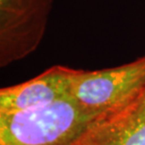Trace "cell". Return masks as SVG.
I'll use <instances>...</instances> for the list:
<instances>
[{
	"label": "cell",
	"mask_w": 145,
	"mask_h": 145,
	"mask_svg": "<svg viewBox=\"0 0 145 145\" xmlns=\"http://www.w3.org/2000/svg\"><path fill=\"white\" fill-rule=\"evenodd\" d=\"M71 145H145V87L103 116Z\"/></svg>",
	"instance_id": "277c9868"
},
{
	"label": "cell",
	"mask_w": 145,
	"mask_h": 145,
	"mask_svg": "<svg viewBox=\"0 0 145 145\" xmlns=\"http://www.w3.org/2000/svg\"><path fill=\"white\" fill-rule=\"evenodd\" d=\"M72 68L56 65L25 82L0 91V114L18 112L71 95Z\"/></svg>",
	"instance_id": "5b68a950"
},
{
	"label": "cell",
	"mask_w": 145,
	"mask_h": 145,
	"mask_svg": "<svg viewBox=\"0 0 145 145\" xmlns=\"http://www.w3.org/2000/svg\"><path fill=\"white\" fill-rule=\"evenodd\" d=\"M53 0H0V66L33 53L44 36Z\"/></svg>",
	"instance_id": "3957f363"
},
{
	"label": "cell",
	"mask_w": 145,
	"mask_h": 145,
	"mask_svg": "<svg viewBox=\"0 0 145 145\" xmlns=\"http://www.w3.org/2000/svg\"><path fill=\"white\" fill-rule=\"evenodd\" d=\"M145 87V54L123 65L71 72L70 93L84 108L106 115L129 102Z\"/></svg>",
	"instance_id": "7a4b0ae2"
},
{
	"label": "cell",
	"mask_w": 145,
	"mask_h": 145,
	"mask_svg": "<svg viewBox=\"0 0 145 145\" xmlns=\"http://www.w3.org/2000/svg\"><path fill=\"white\" fill-rule=\"evenodd\" d=\"M103 116L85 109L72 95L22 111L3 113L0 145H71Z\"/></svg>",
	"instance_id": "6da1fadb"
}]
</instances>
